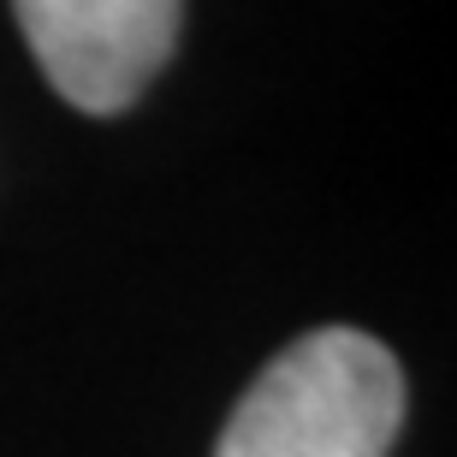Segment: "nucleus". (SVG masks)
<instances>
[{
	"label": "nucleus",
	"mask_w": 457,
	"mask_h": 457,
	"mask_svg": "<svg viewBox=\"0 0 457 457\" xmlns=\"http://www.w3.org/2000/svg\"><path fill=\"white\" fill-rule=\"evenodd\" d=\"M18 24L71 107L119 113L167 66L185 12L172 0H24Z\"/></svg>",
	"instance_id": "f03ea898"
},
{
	"label": "nucleus",
	"mask_w": 457,
	"mask_h": 457,
	"mask_svg": "<svg viewBox=\"0 0 457 457\" xmlns=\"http://www.w3.org/2000/svg\"><path fill=\"white\" fill-rule=\"evenodd\" d=\"M404 422V374L356 327L286 345L244 392L214 457H386Z\"/></svg>",
	"instance_id": "f257e3e1"
}]
</instances>
